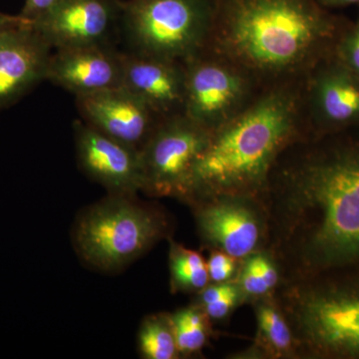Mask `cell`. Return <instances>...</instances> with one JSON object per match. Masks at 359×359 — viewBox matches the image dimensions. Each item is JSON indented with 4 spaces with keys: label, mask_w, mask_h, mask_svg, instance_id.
<instances>
[{
    "label": "cell",
    "mask_w": 359,
    "mask_h": 359,
    "mask_svg": "<svg viewBox=\"0 0 359 359\" xmlns=\"http://www.w3.org/2000/svg\"><path fill=\"white\" fill-rule=\"evenodd\" d=\"M262 202L283 282L359 266V135L304 139L269 174Z\"/></svg>",
    "instance_id": "6da1fadb"
},
{
    "label": "cell",
    "mask_w": 359,
    "mask_h": 359,
    "mask_svg": "<svg viewBox=\"0 0 359 359\" xmlns=\"http://www.w3.org/2000/svg\"><path fill=\"white\" fill-rule=\"evenodd\" d=\"M205 49L248 71L264 87L304 79L334 55L351 21L316 0H212Z\"/></svg>",
    "instance_id": "7a4b0ae2"
},
{
    "label": "cell",
    "mask_w": 359,
    "mask_h": 359,
    "mask_svg": "<svg viewBox=\"0 0 359 359\" xmlns=\"http://www.w3.org/2000/svg\"><path fill=\"white\" fill-rule=\"evenodd\" d=\"M304 79L264 87L244 111L211 132L193 168L184 203L219 195L262 200L280 156L309 139Z\"/></svg>",
    "instance_id": "3957f363"
},
{
    "label": "cell",
    "mask_w": 359,
    "mask_h": 359,
    "mask_svg": "<svg viewBox=\"0 0 359 359\" xmlns=\"http://www.w3.org/2000/svg\"><path fill=\"white\" fill-rule=\"evenodd\" d=\"M275 297L297 359H359V266L285 280Z\"/></svg>",
    "instance_id": "277c9868"
},
{
    "label": "cell",
    "mask_w": 359,
    "mask_h": 359,
    "mask_svg": "<svg viewBox=\"0 0 359 359\" xmlns=\"http://www.w3.org/2000/svg\"><path fill=\"white\" fill-rule=\"evenodd\" d=\"M159 207L136 196L111 195L78 215L72 244L78 256L97 271H119L145 255L171 231Z\"/></svg>",
    "instance_id": "5b68a950"
},
{
    "label": "cell",
    "mask_w": 359,
    "mask_h": 359,
    "mask_svg": "<svg viewBox=\"0 0 359 359\" xmlns=\"http://www.w3.org/2000/svg\"><path fill=\"white\" fill-rule=\"evenodd\" d=\"M120 6L136 53L184 62L207 46L212 0H120Z\"/></svg>",
    "instance_id": "8992f818"
},
{
    "label": "cell",
    "mask_w": 359,
    "mask_h": 359,
    "mask_svg": "<svg viewBox=\"0 0 359 359\" xmlns=\"http://www.w3.org/2000/svg\"><path fill=\"white\" fill-rule=\"evenodd\" d=\"M183 63V114L211 132L240 114L264 88L248 71L207 49Z\"/></svg>",
    "instance_id": "52a82bcc"
},
{
    "label": "cell",
    "mask_w": 359,
    "mask_h": 359,
    "mask_svg": "<svg viewBox=\"0 0 359 359\" xmlns=\"http://www.w3.org/2000/svg\"><path fill=\"white\" fill-rule=\"evenodd\" d=\"M211 131L183 113L163 118L140 149L142 193L183 202L193 168Z\"/></svg>",
    "instance_id": "ba28073f"
},
{
    "label": "cell",
    "mask_w": 359,
    "mask_h": 359,
    "mask_svg": "<svg viewBox=\"0 0 359 359\" xmlns=\"http://www.w3.org/2000/svg\"><path fill=\"white\" fill-rule=\"evenodd\" d=\"M203 243L210 250L243 259L266 249L268 216L259 198L219 195L190 205Z\"/></svg>",
    "instance_id": "9c48e42d"
},
{
    "label": "cell",
    "mask_w": 359,
    "mask_h": 359,
    "mask_svg": "<svg viewBox=\"0 0 359 359\" xmlns=\"http://www.w3.org/2000/svg\"><path fill=\"white\" fill-rule=\"evenodd\" d=\"M304 95L309 139L359 128V76L334 54L304 77Z\"/></svg>",
    "instance_id": "30bf717a"
},
{
    "label": "cell",
    "mask_w": 359,
    "mask_h": 359,
    "mask_svg": "<svg viewBox=\"0 0 359 359\" xmlns=\"http://www.w3.org/2000/svg\"><path fill=\"white\" fill-rule=\"evenodd\" d=\"M75 147L79 166L111 195L136 196L142 192L140 151L75 121Z\"/></svg>",
    "instance_id": "8fae6325"
},
{
    "label": "cell",
    "mask_w": 359,
    "mask_h": 359,
    "mask_svg": "<svg viewBox=\"0 0 359 359\" xmlns=\"http://www.w3.org/2000/svg\"><path fill=\"white\" fill-rule=\"evenodd\" d=\"M119 18L120 0H63L32 25L56 50L107 44Z\"/></svg>",
    "instance_id": "7c38bea8"
},
{
    "label": "cell",
    "mask_w": 359,
    "mask_h": 359,
    "mask_svg": "<svg viewBox=\"0 0 359 359\" xmlns=\"http://www.w3.org/2000/svg\"><path fill=\"white\" fill-rule=\"evenodd\" d=\"M76 105L90 126L139 151L161 120L123 86L76 96Z\"/></svg>",
    "instance_id": "4fadbf2b"
},
{
    "label": "cell",
    "mask_w": 359,
    "mask_h": 359,
    "mask_svg": "<svg viewBox=\"0 0 359 359\" xmlns=\"http://www.w3.org/2000/svg\"><path fill=\"white\" fill-rule=\"evenodd\" d=\"M51 50L29 21L0 36V111L46 80Z\"/></svg>",
    "instance_id": "5bb4252c"
},
{
    "label": "cell",
    "mask_w": 359,
    "mask_h": 359,
    "mask_svg": "<svg viewBox=\"0 0 359 359\" xmlns=\"http://www.w3.org/2000/svg\"><path fill=\"white\" fill-rule=\"evenodd\" d=\"M122 86L160 119L183 113L185 68L180 61L121 53Z\"/></svg>",
    "instance_id": "9a60e30c"
},
{
    "label": "cell",
    "mask_w": 359,
    "mask_h": 359,
    "mask_svg": "<svg viewBox=\"0 0 359 359\" xmlns=\"http://www.w3.org/2000/svg\"><path fill=\"white\" fill-rule=\"evenodd\" d=\"M46 80L75 96L122 86L121 53L107 44L56 49Z\"/></svg>",
    "instance_id": "2e32d148"
},
{
    "label": "cell",
    "mask_w": 359,
    "mask_h": 359,
    "mask_svg": "<svg viewBox=\"0 0 359 359\" xmlns=\"http://www.w3.org/2000/svg\"><path fill=\"white\" fill-rule=\"evenodd\" d=\"M257 325L254 344L237 358L297 359L292 327L275 294L252 302Z\"/></svg>",
    "instance_id": "e0dca14e"
},
{
    "label": "cell",
    "mask_w": 359,
    "mask_h": 359,
    "mask_svg": "<svg viewBox=\"0 0 359 359\" xmlns=\"http://www.w3.org/2000/svg\"><path fill=\"white\" fill-rule=\"evenodd\" d=\"M170 287L173 294H198L210 283L207 261L197 250L170 241Z\"/></svg>",
    "instance_id": "ac0fdd59"
},
{
    "label": "cell",
    "mask_w": 359,
    "mask_h": 359,
    "mask_svg": "<svg viewBox=\"0 0 359 359\" xmlns=\"http://www.w3.org/2000/svg\"><path fill=\"white\" fill-rule=\"evenodd\" d=\"M138 351L144 359L181 358L171 313L149 314L138 332Z\"/></svg>",
    "instance_id": "d6986e66"
},
{
    "label": "cell",
    "mask_w": 359,
    "mask_h": 359,
    "mask_svg": "<svg viewBox=\"0 0 359 359\" xmlns=\"http://www.w3.org/2000/svg\"><path fill=\"white\" fill-rule=\"evenodd\" d=\"M177 346L182 358L199 353L212 334V320L204 309L192 304L171 313Z\"/></svg>",
    "instance_id": "ffe728a7"
},
{
    "label": "cell",
    "mask_w": 359,
    "mask_h": 359,
    "mask_svg": "<svg viewBox=\"0 0 359 359\" xmlns=\"http://www.w3.org/2000/svg\"><path fill=\"white\" fill-rule=\"evenodd\" d=\"M334 56L359 76V13L340 36Z\"/></svg>",
    "instance_id": "44dd1931"
},
{
    "label": "cell",
    "mask_w": 359,
    "mask_h": 359,
    "mask_svg": "<svg viewBox=\"0 0 359 359\" xmlns=\"http://www.w3.org/2000/svg\"><path fill=\"white\" fill-rule=\"evenodd\" d=\"M241 261L242 259H236L221 250H211L209 259H207L210 282L222 283L235 280Z\"/></svg>",
    "instance_id": "7402d4cb"
},
{
    "label": "cell",
    "mask_w": 359,
    "mask_h": 359,
    "mask_svg": "<svg viewBox=\"0 0 359 359\" xmlns=\"http://www.w3.org/2000/svg\"><path fill=\"white\" fill-rule=\"evenodd\" d=\"M244 304H245V297L243 295L242 290L238 287L231 294L224 295L217 301L205 304L204 306H200V308L204 309L210 320H212V323H214V321H223L230 318L233 311Z\"/></svg>",
    "instance_id": "603a6c76"
},
{
    "label": "cell",
    "mask_w": 359,
    "mask_h": 359,
    "mask_svg": "<svg viewBox=\"0 0 359 359\" xmlns=\"http://www.w3.org/2000/svg\"><path fill=\"white\" fill-rule=\"evenodd\" d=\"M62 1L63 0H25V6L20 15L25 20L33 22Z\"/></svg>",
    "instance_id": "cb8c5ba5"
},
{
    "label": "cell",
    "mask_w": 359,
    "mask_h": 359,
    "mask_svg": "<svg viewBox=\"0 0 359 359\" xmlns=\"http://www.w3.org/2000/svg\"><path fill=\"white\" fill-rule=\"evenodd\" d=\"M25 18H21L20 14L18 15H9L0 11V36L4 34L7 30L14 27V26L20 25V23L25 22Z\"/></svg>",
    "instance_id": "d4e9b609"
},
{
    "label": "cell",
    "mask_w": 359,
    "mask_h": 359,
    "mask_svg": "<svg viewBox=\"0 0 359 359\" xmlns=\"http://www.w3.org/2000/svg\"><path fill=\"white\" fill-rule=\"evenodd\" d=\"M321 6L328 9L342 8L351 6H358L359 0H316Z\"/></svg>",
    "instance_id": "484cf974"
}]
</instances>
